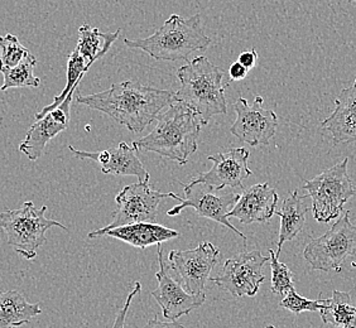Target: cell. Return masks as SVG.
<instances>
[{
  "label": "cell",
  "instance_id": "obj_16",
  "mask_svg": "<svg viewBox=\"0 0 356 328\" xmlns=\"http://www.w3.org/2000/svg\"><path fill=\"white\" fill-rule=\"evenodd\" d=\"M72 99L74 94L67 96L58 108L35 120L29 128L26 139L19 145V151L24 153L29 161H37L43 154L48 142L69 128Z\"/></svg>",
  "mask_w": 356,
  "mask_h": 328
},
{
  "label": "cell",
  "instance_id": "obj_14",
  "mask_svg": "<svg viewBox=\"0 0 356 328\" xmlns=\"http://www.w3.org/2000/svg\"><path fill=\"white\" fill-rule=\"evenodd\" d=\"M157 246L159 270L156 273V278L158 287L152 292V295L162 308V313L167 321H176L182 315L191 313L193 309L201 307L205 303L206 294H190L179 283L173 281L165 267L162 245Z\"/></svg>",
  "mask_w": 356,
  "mask_h": 328
},
{
  "label": "cell",
  "instance_id": "obj_27",
  "mask_svg": "<svg viewBox=\"0 0 356 328\" xmlns=\"http://www.w3.org/2000/svg\"><path fill=\"white\" fill-rule=\"evenodd\" d=\"M268 253L270 256L269 261H270V270H272V292L284 297L291 289H295L293 273L286 264L280 261L278 256L272 249H269Z\"/></svg>",
  "mask_w": 356,
  "mask_h": 328
},
{
  "label": "cell",
  "instance_id": "obj_11",
  "mask_svg": "<svg viewBox=\"0 0 356 328\" xmlns=\"http://www.w3.org/2000/svg\"><path fill=\"white\" fill-rule=\"evenodd\" d=\"M220 250L209 241L195 249L172 250L168 254L170 269L175 270L190 294L205 293L206 281L219 263Z\"/></svg>",
  "mask_w": 356,
  "mask_h": 328
},
{
  "label": "cell",
  "instance_id": "obj_9",
  "mask_svg": "<svg viewBox=\"0 0 356 328\" xmlns=\"http://www.w3.org/2000/svg\"><path fill=\"white\" fill-rule=\"evenodd\" d=\"M184 186L185 199L181 197L179 205L175 206L170 211H167L168 216H177L185 208L191 207L201 218L213 220L218 224L225 226L232 231L239 235L243 240H247V236L240 233L236 227L230 224L229 221V212L232 211L234 206L236 205L240 195L238 192L230 191L229 188L218 190L211 186L202 185V183H181Z\"/></svg>",
  "mask_w": 356,
  "mask_h": 328
},
{
  "label": "cell",
  "instance_id": "obj_29",
  "mask_svg": "<svg viewBox=\"0 0 356 328\" xmlns=\"http://www.w3.org/2000/svg\"><path fill=\"white\" fill-rule=\"evenodd\" d=\"M140 290H142V286H140L139 281H137V283L134 284L133 290H131L129 295L127 297V301L124 303L123 307L120 308V311L118 312L117 318H115V322H114V325H113V328H125V320H127L128 311H129V308H131V301H133V298H134L137 294L140 293Z\"/></svg>",
  "mask_w": 356,
  "mask_h": 328
},
{
  "label": "cell",
  "instance_id": "obj_2",
  "mask_svg": "<svg viewBox=\"0 0 356 328\" xmlns=\"http://www.w3.org/2000/svg\"><path fill=\"white\" fill-rule=\"evenodd\" d=\"M181 88L175 92V101L184 104L206 125L215 115L227 113L224 71L205 56H200L177 71Z\"/></svg>",
  "mask_w": 356,
  "mask_h": 328
},
{
  "label": "cell",
  "instance_id": "obj_7",
  "mask_svg": "<svg viewBox=\"0 0 356 328\" xmlns=\"http://www.w3.org/2000/svg\"><path fill=\"white\" fill-rule=\"evenodd\" d=\"M350 211L343 212L329 231L309 241L303 258L312 270L340 273L343 263L356 254V225L351 224Z\"/></svg>",
  "mask_w": 356,
  "mask_h": 328
},
{
  "label": "cell",
  "instance_id": "obj_22",
  "mask_svg": "<svg viewBox=\"0 0 356 328\" xmlns=\"http://www.w3.org/2000/svg\"><path fill=\"white\" fill-rule=\"evenodd\" d=\"M122 29L114 33H102L97 28L83 24L79 28V42L76 49L83 56L85 61L94 65V62L108 54L111 44L117 41Z\"/></svg>",
  "mask_w": 356,
  "mask_h": 328
},
{
  "label": "cell",
  "instance_id": "obj_4",
  "mask_svg": "<svg viewBox=\"0 0 356 328\" xmlns=\"http://www.w3.org/2000/svg\"><path fill=\"white\" fill-rule=\"evenodd\" d=\"M211 40L201 27V18L195 14L190 18H182L172 14L162 27L143 40H124L129 48H139L158 61L188 60V56L196 51L209 47Z\"/></svg>",
  "mask_w": 356,
  "mask_h": 328
},
{
  "label": "cell",
  "instance_id": "obj_24",
  "mask_svg": "<svg viewBox=\"0 0 356 328\" xmlns=\"http://www.w3.org/2000/svg\"><path fill=\"white\" fill-rule=\"evenodd\" d=\"M91 66L92 65H90V63L85 61V58L79 54V51L75 48L72 51V54L69 56V62H67V82H66L65 89L62 90L60 95L56 96L54 103L49 104L44 109L35 114V120L41 119L46 114H48L49 111L58 108L67 99V96L71 95V94H75L76 91H77L79 83L81 82L83 76L89 71Z\"/></svg>",
  "mask_w": 356,
  "mask_h": 328
},
{
  "label": "cell",
  "instance_id": "obj_10",
  "mask_svg": "<svg viewBox=\"0 0 356 328\" xmlns=\"http://www.w3.org/2000/svg\"><path fill=\"white\" fill-rule=\"evenodd\" d=\"M267 261L269 256H264L259 250L239 254L232 259H226L222 273L210 278V281L232 294L234 298L254 297L266 279L263 268Z\"/></svg>",
  "mask_w": 356,
  "mask_h": 328
},
{
  "label": "cell",
  "instance_id": "obj_35",
  "mask_svg": "<svg viewBox=\"0 0 356 328\" xmlns=\"http://www.w3.org/2000/svg\"><path fill=\"white\" fill-rule=\"evenodd\" d=\"M267 328H275V327H274V326H268Z\"/></svg>",
  "mask_w": 356,
  "mask_h": 328
},
{
  "label": "cell",
  "instance_id": "obj_8",
  "mask_svg": "<svg viewBox=\"0 0 356 328\" xmlns=\"http://www.w3.org/2000/svg\"><path fill=\"white\" fill-rule=\"evenodd\" d=\"M173 199L181 201V197L173 193H162L152 190L149 182H137L124 187L115 197L117 210L111 213L113 221L109 225L95 230L88 235L89 239L102 238L104 233L120 226L133 225L138 222H154L157 218L158 206L161 199Z\"/></svg>",
  "mask_w": 356,
  "mask_h": 328
},
{
  "label": "cell",
  "instance_id": "obj_13",
  "mask_svg": "<svg viewBox=\"0 0 356 328\" xmlns=\"http://www.w3.org/2000/svg\"><path fill=\"white\" fill-rule=\"evenodd\" d=\"M249 157L250 153L245 148H232L209 156L207 158L213 162V167L205 173H200L190 183H202L218 190L235 188L243 191L244 181L253 174L248 165Z\"/></svg>",
  "mask_w": 356,
  "mask_h": 328
},
{
  "label": "cell",
  "instance_id": "obj_26",
  "mask_svg": "<svg viewBox=\"0 0 356 328\" xmlns=\"http://www.w3.org/2000/svg\"><path fill=\"white\" fill-rule=\"evenodd\" d=\"M27 48L22 44L17 35H0V74H6L21 63L26 57Z\"/></svg>",
  "mask_w": 356,
  "mask_h": 328
},
{
  "label": "cell",
  "instance_id": "obj_19",
  "mask_svg": "<svg viewBox=\"0 0 356 328\" xmlns=\"http://www.w3.org/2000/svg\"><path fill=\"white\" fill-rule=\"evenodd\" d=\"M181 233L176 230H172L163 225H158L156 222H138L133 225L120 226L109 230L104 233L102 238L122 240L129 245L144 250L148 246L162 245V243L177 239Z\"/></svg>",
  "mask_w": 356,
  "mask_h": 328
},
{
  "label": "cell",
  "instance_id": "obj_32",
  "mask_svg": "<svg viewBox=\"0 0 356 328\" xmlns=\"http://www.w3.org/2000/svg\"><path fill=\"white\" fill-rule=\"evenodd\" d=\"M144 328H185V326L176 321H159L157 315H154V317H153L152 320H149L148 323L144 326Z\"/></svg>",
  "mask_w": 356,
  "mask_h": 328
},
{
  "label": "cell",
  "instance_id": "obj_25",
  "mask_svg": "<svg viewBox=\"0 0 356 328\" xmlns=\"http://www.w3.org/2000/svg\"><path fill=\"white\" fill-rule=\"evenodd\" d=\"M37 60L35 56L28 52L18 66L6 72L3 77V85L0 90L22 89V88H40L41 80L35 76V66Z\"/></svg>",
  "mask_w": 356,
  "mask_h": 328
},
{
  "label": "cell",
  "instance_id": "obj_5",
  "mask_svg": "<svg viewBox=\"0 0 356 328\" xmlns=\"http://www.w3.org/2000/svg\"><path fill=\"white\" fill-rule=\"evenodd\" d=\"M47 206L37 208L33 202H24L21 208L6 210L0 213V230L7 235L9 245L24 259L37 256V250L46 244V233L51 227H67L44 216Z\"/></svg>",
  "mask_w": 356,
  "mask_h": 328
},
{
  "label": "cell",
  "instance_id": "obj_20",
  "mask_svg": "<svg viewBox=\"0 0 356 328\" xmlns=\"http://www.w3.org/2000/svg\"><path fill=\"white\" fill-rule=\"evenodd\" d=\"M306 196H301L298 191L291 192L288 197L284 199L280 211H275V215L281 218V229H280V239H278V250L275 255L280 258L282 247L284 243L295 239L301 233L306 224V215L309 211V207L306 204Z\"/></svg>",
  "mask_w": 356,
  "mask_h": 328
},
{
  "label": "cell",
  "instance_id": "obj_17",
  "mask_svg": "<svg viewBox=\"0 0 356 328\" xmlns=\"http://www.w3.org/2000/svg\"><path fill=\"white\" fill-rule=\"evenodd\" d=\"M278 195L268 183H258L244 188L227 218L239 220L244 225L268 222L275 215Z\"/></svg>",
  "mask_w": 356,
  "mask_h": 328
},
{
  "label": "cell",
  "instance_id": "obj_34",
  "mask_svg": "<svg viewBox=\"0 0 356 328\" xmlns=\"http://www.w3.org/2000/svg\"><path fill=\"white\" fill-rule=\"evenodd\" d=\"M345 1H356V0H345Z\"/></svg>",
  "mask_w": 356,
  "mask_h": 328
},
{
  "label": "cell",
  "instance_id": "obj_31",
  "mask_svg": "<svg viewBox=\"0 0 356 328\" xmlns=\"http://www.w3.org/2000/svg\"><path fill=\"white\" fill-rule=\"evenodd\" d=\"M249 69H245L243 65H240L239 62H234L233 65L229 69V76L232 81H241L244 80L248 75Z\"/></svg>",
  "mask_w": 356,
  "mask_h": 328
},
{
  "label": "cell",
  "instance_id": "obj_21",
  "mask_svg": "<svg viewBox=\"0 0 356 328\" xmlns=\"http://www.w3.org/2000/svg\"><path fill=\"white\" fill-rule=\"evenodd\" d=\"M41 313V306L29 303L19 292L0 290V328L19 327Z\"/></svg>",
  "mask_w": 356,
  "mask_h": 328
},
{
  "label": "cell",
  "instance_id": "obj_6",
  "mask_svg": "<svg viewBox=\"0 0 356 328\" xmlns=\"http://www.w3.org/2000/svg\"><path fill=\"white\" fill-rule=\"evenodd\" d=\"M348 164L349 158H345L340 163L305 182L303 188L312 199L316 221L327 224L331 220L340 218L345 204L355 196V188L348 174Z\"/></svg>",
  "mask_w": 356,
  "mask_h": 328
},
{
  "label": "cell",
  "instance_id": "obj_1",
  "mask_svg": "<svg viewBox=\"0 0 356 328\" xmlns=\"http://www.w3.org/2000/svg\"><path fill=\"white\" fill-rule=\"evenodd\" d=\"M77 103L102 111L131 133H142L158 119L162 110L176 101L175 92L168 90L124 81L97 94L83 96L77 92Z\"/></svg>",
  "mask_w": 356,
  "mask_h": 328
},
{
  "label": "cell",
  "instance_id": "obj_28",
  "mask_svg": "<svg viewBox=\"0 0 356 328\" xmlns=\"http://www.w3.org/2000/svg\"><path fill=\"white\" fill-rule=\"evenodd\" d=\"M330 298H318V300H309L300 294H297L295 289H291L282 300L280 307L293 312L295 315H300L302 312H320L322 308L329 304Z\"/></svg>",
  "mask_w": 356,
  "mask_h": 328
},
{
  "label": "cell",
  "instance_id": "obj_15",
  "mask_svg": "<svg viewBox=\"0 0 356 328\" xmlns=\"http://www.w3.org/2000/svg\"><path fill=\"white\" fill-rule=\"evenodd\" d=\"M70 151L77 158L92 159L102 164V172L110 176H134L138 182H149L151 174L144 168L143 163L138 157V148L133 144L122 142L113 149L102 151H77L69 145Z\"/></svg>",
  "mask_w": 356,
  "mask_h": 328
},
{
  "label": "cell",
  "instance_id": "obj_12",
  "mask_svg": "<svg viewBox=\"0 0 356 328\" xmlns=\"http://www.w3.org/2000/svg\"><path fill=\"white\" fill-rule=\"evenodd\" d=\"M236 119L230 126V133L243 143L250 147L267 145L274 137L278 117L272 110L263 108V97L257 96L253 104L247 99L239 97L234 104Z\"/></svg>",
  "mask_w": 356,
  "mask_h": 328
},
{
  "label": "cell",
  "instance_id": "obj_3",
  "mask_svg": "<svg viewBox=\"0 0 356 328\" xmlns=\"http://www.w3.org/2000/svg\"><path fill=\"white\" fill-rule=\"evenodd\" d=\"M201 131L199 117L184 104L173 103L163 114H159L154 129L147 137L133 142L138 151H154L185 165L197 151Z\"/></svg>",
  "mask_w": 356,
  "mask_h": 328
},
{
  "label": "cell",
  "instance_id": "obj_23",
  "mask_svg": "<svg viewBox=\"0 0 356 328\" xmlns=\"http://www.w3.org/2000/svg\"><path fill=\"white\" fill-rule=\"evenodd\" d=\"M322 322L339 328H356V308L348 292L334 290L329 304L320 311Z\"/></svg>",
  "mask_w": 356,
  "mask_h": 328
},
{
  "label": "cell",
  "instance_id": "obj_33",
  "mask_svg": "<svg viewBox=\"0 0 356 328\" xmlns=\"http://www.w3.org/2000/svg\"><path fill=\"white\" fill-rule=\"evenodd\" d=\"M351 268H353V269H356V261H353V263H351Z\"/></svg>",
  "mask_w": 356,
  "mask_h": 328
},
{
  "label": "cell",
  "instance_id": "obj_30",
  "mask_svg": "<svg viewBox=\"0 0 356 328\" xmlns=\"http://www.w3.org/2000/svg\"><path fill=\"white\" fill-rule=\"evenodd\" d=\"M258 61V54L255 49H250V51H245V52H241L238 58V62L240 65H243L245 69H252L255 63Z\"/></svg>",
  "mask_w": 356,
  "mask_h": 328
},
{
  "label": "cell",
  "instance_id": "obj_18",
  "mask_svg": "<svg viewBox=\"0 0 356 328\" xmlns=\"http://www.w3.org/2000/svg\"><path fill=\"white\" fill-rule=\"evenodd\" d=\"M323 134L334 144L356 142V80L335 100V110L321 123Z\"/></svg>",
  "mask_w": 356,
  "mask_h": 328
}]
</instances>
